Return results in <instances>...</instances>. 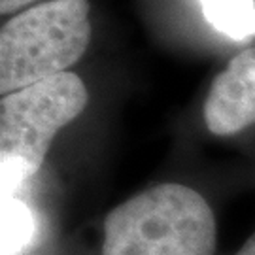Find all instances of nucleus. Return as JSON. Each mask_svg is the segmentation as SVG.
<instances>
[{
  "instance_id": "obj_1",
  "label": "nucleus",
  "mask_w": 255,
  "mask_h": 255,
  "mask_svg": "<svg viewBox=\"0 0 255 255\" xmlns=\"http://www.w3.org/2000/svg\"><path fill=\"white\" fill-rule=\"evenodd\" d=\"M216 235L214 212L201 193L161 183L106 216L102 255H214Z\"/></svg>"
},
{
  "instance_id": "obj_2",
  "label": "nucleus",
  "mask_w": 255,
  "mask_h": 255,
  "mask_svg": "<svg viewBox=\"0 0 255 255\" xmlns=\"http://www.w3.org/2000/svg\"><path fill=\"white\" fill-rule=\"evenodd\" d=\"M89 40L87 0H49L13 15L0 30V93L68 72Z\"/></svg>"
},
{
  "instance_id": "obj_3",
  "label": "nucleus",
  "mask_w": 255,
  "mask_h": 255,
  "mask_svg": "<svg viewBox=\"0 0 255 255\" xmlns=\"http://www.w3.org/2000/svg\"><path fill=\"white\" fill-rule=\"evenodd\" d=\"M87 101L85 83L70 70L2 97V197H9L23 180L40 170L55 134L82 114Z\"/></svg>"
},
{
  "instance_id": "obj_4",
  "label": "nucleus",
  "mask_w": 255,
  "mask_h": 255,
  "mask_svg": "<svg viewBox=\"0 0 255 255\" xmlns=\"http://www.w3.org/2000/svg\"><path fill=\"white\" fill-rule=\"evenodd\" d=\"M212 134L229 136L255 123V47L244 49L219 72L204 102Z\"/></svg>"
},
{
  "instance_id": "obj_5",
  "label": "nucleus",
  "mask_w": 255,
  "mask_h": 255,
  "mask_svg": "<svg viewBox=\"0 0 255 255\" xmlns=\"http://www.w3.org/2000/svg\"><path fill=\"white\" fill-rule=\"evenodd\" d=\"M212 27L233 40L255 36V0H199Z\"/></svg>"
},
{
  "instance_id": "obj_6",
  "label": "nucleus",
  "mask_w": 255,
  "mask_h": 255,
  "mask_svg": "<svg viewBox=\"0 0 255 255\" xmlns=\"http://www.w3.org/2000/svg\"><path fill=\"white\" fill-rule=\"evenodd\" d=\"M36 235V219L27 204L2 197V255H21Z\"/></svg>"
},
{
  "instance_id": "obj_7",
  "label": "nucleus",
  "mask_w": 255,
  "mask_h": 255,
  "mask_svg": "<svg viewBox=\"0 0 255 255\" xmlns=\"http://www.w3.org/2000/svg\"><path fill=\"white\" fill-rule=\"evenodd\" d=\"M36 0H0V11L2 13H15L17 9L25 8Z\"/></svg>"
},
{
  "instance_id": "obj_8",
  "label": "nucleus",
  "mask_w": 255,
  "mask_h": 255,
  "mask_svg": "<svg viewBox=\"0 0 255 255\" xmlns=\"http://www.w3.org/2000/svg\"><path fill=\"white\" fill-rule=\"evenodd\" d=\"M235 255H255V233L246 240V244L238 250Z\"/></svg>"
}]
</instances>
